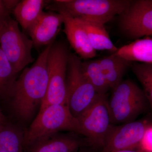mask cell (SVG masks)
<instances>
[{
    "label": "cell",
    "mask_w": 152,
    "mask_h": 152,
    "mask_svg": "<svg viewBox=\"0 0 152 152\" xmlns=\"http://www.w3.org/2000/svg\"><path fill=\"white\" fill-rule=\"evenodd\" d=\"M53 43L47 46L31 66L23 70L9 93L14 111L22 121L32 118L45 96L48 82V56Z\"/></svg>",
    "instance_id": "1"
},
{
    "label": "cell",
    "mask_w": 152,
    "mask_h": 152,
    "mask_svg": "<svg viewBox=\"0 0 152 152\" xmlns=\"http://www.w3.org/2000/svg\"><path fill=\"white\" fill-rule=\"evenodd\" d=\"M70 131L82 135L80 123L67 104H55L40 110L24 133V148L26 150L38 140L48 135Z\"/></svg>",
    "instance_id": "2"
},
{
    "label": "cell",
    "mask_w": 152,
    "mask_h": 152,
    "mask_svg": "<svg viewBox=\"0 0 152 152\" xmlns=\"http://www.w3.org/2000/svg\"><path fill=\"white\" fill-rule=\"evenodd\" d=\"M129 0H57L52 9L66 12L75 18L104 25L121 15L130 4Z\"/></svg>",
    "instance_id": "3"
},
{
    "label": "cell",
    "mask_w": 152,
    "mask_h": 152,
    "mask_svg": "<svg viewBox=\"0 0 152 152\" xmlns=\"http://www.w3.org/2000/svg\"><path fill=\"white\" fill-rule=\"evenodd\" d=\"M147 101L143 91L129 80H122L113 89L108 107L112 124L131 122L142 113Z\"/></svg>",
    "instance_id": "4"
},
{
    "label": "cell",
    "mask_w": 152,
    "mask_h": 152,
    "mask_svg": "<svg viewBox=\"0 0 152 152\" xmlns=\"http://www.w3.org/2000/svg\"><path fill=\"white\" fill-rule=\"evenodd\" d=\"M80 58L69 54L66 78L67 105L77 118L96 101L100 94L85 75Z\"/></svg>",
    "instance_id": "5"
},
{
    "label": "cell",
    "mask_w": 152,
    "mask_h": 152,
    "mask_svg": "<svg viewBox=\"0 0 152 152\" xmlns=\"http://www.w3.org/2000/svg\"><path fill=\"white\" fill-rule=\"evenodd\" d=\"M10 16L0 22V48L17 73L34 61L32 41L19 28Z\"/></svg>",
    "instance_id": "6"
},
{
    "label": "cell",
    "mask_w": 152,
    "mask_h": 152,
    "mask_svg": "<svg viewBox=\"0 0 152 152\" xmlns=\"http://www.w3.org/2000/svg\"><path fill=\"white\" fill-rule=\"evenodd\" d=\"M67 47L63 42L52 44L48 56V82L45 96L39 110L55 104H67Z\"/></svg>",
    "instance_id": "7"
},
{
    "label": "cell",
    "mask_w": 152,
    "mask_h": 152,
    "mask_svg": "<svg viewBox=\"0 0 152 152\" xmlns=\"http://www.w3.org/2000/svg\"><path fill=\"white\" fill-rule=\"evenodd\" d=\"M82 135L91 146L102 148L112 125L106 94H100L96 101L77 117Z\"/></svg>",
    "instance_id": "8"
},
{
    "label": "cell",
    "mask_w": 152,
    "mask_h": 152,
    "mask_svg": "<svg viewBox=\"0 0 152 152\" xmlns=\"http://www.w3.org/2000/svg\"><path fill=\"white\" fill-rule=\"evenodd\" d=\"M120 26L126 35L133 39L152 36V0L132 1L121 15Z\"/></svg>",
    "instance_id": "9"
},
{
    "label": "cell",
    "mask_w": 152,
    "mask_h": 152,
    "mask_svg": "<svg viewBox=\"0 0 152 152\" xmlns=\"http://www.w3.org/2000/svg\"><path fill=\"white\" fill-rule=\"evenodd\" d=\"M148 124L145 122L133 121L121 125H112L102 152L137 150Z\"/></svg>",
    "instance_id": "10"
},
{
    "label": "cell",
    "mask_w": 152,
    "mask_h": 152,
    "mask_svg": "<svg viewBox=\"0 0 152 152\" xmlns=\"http://www.w3.org/2000/svg\"><path fill=\"white\" fill-rule=\"evenodd\" d=\"M75 133H53L41 138L28 148V152H80V149L91 146L88 140Z\"/></svg>",
    "instance_id": "11"
},
{
    "label": "cell",
    "mask_w": 152,
    "mask_h": 152,
    "mask_svg": "<svg viewBox=\"0 0 152 152\" xmlns=\"http://www.w3.org/2000/svg\"><path fill=\"white\" fill-rule=\"evenodd\" d=\"M63 24L64 18L59 13L43 12L27 30L34 45L47 46L53 43Z\"/></svg>",
    "instance_id": "12"
},
{
    "label": "cell",
    "mask_w": 152,
    "mask_h": 152,
    "mask_svg": "<svg viewBox=\"0 0 152 152\" xmlns=\"http://www.w3.org/2000/svg\"><path fill=\"white\" fill-rule=\"evenodd\" d=\"M63 16L64 31L71 47L79 56L84 59L92 58L96 51L91 45L87 33L75 18L63 10H58Z\"/></svg>",
    "instance_id": "13"
},
{
    "label": "cell",
    "mask_w": 152,
    "mask_h": 152,
    "mask_svg": "<svg viewBox=\"0 0 152 152\" xmlns=\"http://www.w3.org/2000/svg\"><path fill=\"white\" fill-rule=\"evenodd\" d=\"M98 61L109 88L113 90L122 81L126 70L132 63L114 53Z\"/></svg>",
    "instance_id": "14"
},
{
    "label": "cell",
    "mask_w": 152,
    "mask_h": 152,
    "mask_svg": "<svg viewBox=\"0 0 152 152\" xmlns=\"http://www.w3.org/2000/svg\"><path fill=\"white\" fill-rule=\"evenodd\" d=\"M114 53L131 62L152 64V39H138L118 49Z\"/></svg>",
    "instance_id": "15"
},
{
    "label": "cell",
    "mask_w": 152,
    "mask_h": 152,
    "mask_svg": "<svg viewBox=\"0 0 152 152\" xmlns=\"http://www.w3.org/2000/svg\"><path fill=\"white\" fill-rule=\"evenodd\" d=\"M75 19L86 31L91 45L95 50H106L113 53L117 51L118 48L112 42L104 25L83 19Z\"/></svg>",
    "instance_id": "16"
},
{
    "label": "cell",
    "mask_w": 152,
    "mask_h": 152,
    "mask_svg": "<svg viewBox=\"0 0 152 152\" xmlns=\"http://www.w3.org/2000/svg\"><path fill=\"white\" fill-rule=\"evenodd\" d=\"M48 2L44 0L20 1L13 12L16 20L22 28L27 31L43 12L44 7Z\"/></svg>",
    "instance_id": "17"
},
{
    "label": "cell",
    "mask_w": 152,
    "mask_h": 152,
    "mask_svg": "<svg viewBox=\"0 0 152 152\" xmlns=\"http://www.w3.org/2000/svg\"><path fill=\"white\" fill-rule=\"evenodd\" d=\"M24 133L6 122L0 124V152H23Z\"/></svg>",
    "instance_id": "18"
},
{
    "label": "cell",
    "mask_w": 152,
    "mask_h": 152,
    "mask_svg": "<svg viewBox=\"0 0 152 152\" xmlns=\"http://www.w3.org/2000/svg\"><path fill=\"white\" fill-rule=\"evenodd\" d=\"M83 72L99 94H106L110 89L97 60L82 62Z\"/></svg>",
    "instance_id": "19"
},
{
    "label": "cell",
    "mask_w": 152,
    "mask_h": 152,
    "mask_svg": "<svg viewBox=\"0 0 152 152\" xmlns=\"http://www.w3.org/2000/svg\"><path fill=\"white\" fill-rule=\"evenodd\" d=\"M17 74L0 48V96L9 95Z\"/></svg>",
    "instance_id": "20"
},
{
    "label": "cell",
    "mask_w": 152,
    "mask_h": 152,
    "mask_svg": "<svg viewBox=\"0 0 152 152\" xmlns=\"http://www.w3.org/2000/svg\"><path fill=\"white\" fill-rule=\"evenodd\" d=\"M132 70L142 86L143 91L152 110V64L134 63Z\"/></svg>",
    "instance_id": "21"
},
{
    "label": "cell",
    "mask_w": 152,
    "mask_h": 152,
    "mask_svg": "<svg viewBox=\"0 0 152 152\" xmlns=\"http://www.w3.org/2000/svg\"><path fill=\"white\" fill-rule=\"evenodd\" d=\"M137 150L140 152H152V124H148Z\"/></svg>",
    "instance_id": "22"
},
{
    "label": "cell",
    "mask_w": 152,
    "mask_h": 152,
    "mask_svg": "<svg viewBox=\"0 0 152 152\" xmlns=\"http://www.w3.org/2000/svg\"><path fill=\"white\" fill-rule=\"evenodd\" d=\"M20 1L16 0H3L4 4L5 6L6 9L10 13L13 12L14 9L15 8Z\"/></svg>",
    "instance_id": "23"
},
{
    "label": "cell",
    "mask_w": 152,
    "mask_h": 152,
    "mask_svg": "<svg viewBox=\"0 0 152 152\" xmlns=\"http://www.w3.org/2000/svg\"><path fill=\"white\" fill-rule=\"evenodd\" d=\"M10 13L6 9L3 0H0V22L10 15Z\"/></svg>",
    "instance_id": "24"
},
{
    "label": "cell",
    "mask_w": 152,
    "mask_h": 152,
    "mask_svg": "<svg viewBox=\"0 0 152 152\" xmlns=\"http://www.w3.org/2000/svg\"><path fill=\"white\" fill-rule=\"evenodd\" d=\"M6 120L5 117L4 115L1 110H0V124L6 122Z\"/></svg>",
    "instance_id": "25"
},
{
    "label": "cell",
    "mask_w": 152,
    "mask_h": 152,
    "mask_svg": "<svg viewBox=\"0 0 152 152\" xmlns=\"http://www.w3.org/2000/svg\"><path fill=\"white\" fill-rule=\"evenodd\" d=\"M113 152H140L137 150H121V151H116Z\"/></svg>",
    "instance_id": "26"
},
{
    "label": "cell",
    "mask_w": 152,
    "mask_h": 152,
    "mask_svg": "<svg viewBox=\"0 0 152 152\" xmlns=\"http://www.w3.org/2000/svg\"><path fill=\"white\" fill-rule=\"evenodd\" d=\"M80 152H83V151H81Z\"/></svg>",
    "instance_id": "27"
}]
</instances>
